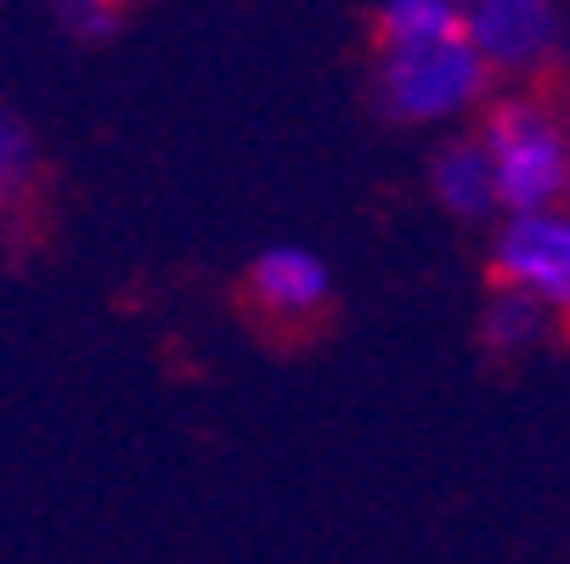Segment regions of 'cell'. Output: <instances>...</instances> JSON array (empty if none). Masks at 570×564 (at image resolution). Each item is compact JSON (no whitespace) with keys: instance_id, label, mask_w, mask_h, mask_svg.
Segmentation results:
<instances>
[{"instance_id":"6da1fadb","label":"cell","mask_w":570,"mask_h":564,"mask_svg":"<svg viewBox=\"0 0 570 564\" xmlns=\"http://www.w3.org/2000/svg\"><path fill=\"white\" fill-rule=\"evenodd\" d=\"M480 147L492 165L498 215H537L564 204V152L570 125L542 97H498L480 113Z\"/></svg>"},{"instance_id":"7a4b0ae2","label":"cell","mask_w":570,"mask_h":564,"mask_svg":"<svg viewBox=\"0 0 570 564\" xmlns=\"http://www.w3.org/2000/svg\"><path fill=\"white\" fill-rule=\"evenodd\" d=\"M492 68L480 62L469 34H441L424 46L379 51V108L395 125H435L485 102Z\"/></svg>"},{"instance_id":"3957f363","label":"cell","mask_w":570,"mask_h":564,"mask_svg":"<svg viewBox=\"0 0 570 564\" xmlns=\"http://www.w3.org/2000/svg\"><path fill=\"white\" fill-rule=\"evenodd\" d=\"M485 283L537 299L553 321H570V209L503 215L485 255Z\"/></svg>"},{"instance_id":"277c9868","label":"cell","mask_w":570,"mask_h":564,"mask_svg":"<svg viewBox=\"0 0 570 564\" xmlns=\"http://www.w3.org/2000/svg\"><path fill=\"white\" fill-rule=\"evenodd\" d=\"M243 299H249V310L261 321H272L283 334H299L316 316L334 310V271L322 255H311L299 244H272L243 271Z\"/></svg>"},{"instance_id":"5b68a950","label":"cell","mask_w":570,"mask_h":564,"mask_svg":"<svg viewBox=\"0 0 570 564\" xmlns=\"http://www.w3.org/2000/svg\"><path fill=\"white\" fill-rule=\"evenodd\" d=\"M463 34L492 73H520L559 46V12L553 0H474L463 7Z\"/></svg>"},{"instance_id":"8992f818","label":"cell","mask_w":570,"mask_h":564,"mask_svg":"<svg viewBox=\"0 0 570 564\" xmlns=\"http://www.w3.org/2000/svg\"><path fill=\"white\" fill-rule=\"evenodd\" d=\"M430 192H435V204H441L452 220H463V226H480V220L498 215L492 165H485V147H480L474 130L435 147V158H430Z\"/></svg>"},{"instance_id":"52a82bcc","label":"cell","mask_w":570,"mask_h":564,"mask_svg":"<svg viewBox=\"0 0 570 564\" xmlns=\"http://www.w3.org/2000/svg\"><path fill=\"white\" fill-rule=\"evenodd\" d=\"M553 328L559 321L537 299L509 294V288H492V299H485V310H480V345L498 350V356H525V350L548 345Z\"/></svg>"},{"instance_id":"ba28073f","label":"cell","mask_w":570,"mask_h":564,"mask_svg":"<svg viewBox=\"0 0 570 564\" xmlns=\"http://www.w3.org/2000/svg\"><path fill=\"white\" fill-rule=\"evenodd\" d=\"M441 34H463V0H384L373 18V40L379 51H401V46H424Z\"/></svg>"},{"instance_id":"9c48e42d","label":"cell","mask_w":570,"mask_h":564,"mask_svg":"<svg viewBox=\"0 0 570 564\" xmlns=\"http://www.w3.org/2000/svg\"><path fill=\"white\" fill-rule=\"evenodd\" d=\"M40 165L46 158H40V141L29 136V125L0 108V209H18L35 198Z\"/></svg>"},{"instance_id":"30bf717a","label":"cell","mask_w":570,"mask_h":564,"mask_svg":"<svg viewBox=\"0 0 570 564\" xmlns=\"http://www.w3.org/2000/svg\"><path fill=\"white\" fill-rule=\"evenodd\" d=\"M57 12L73 34H108L119 23V0H57Z\"/></svg>"},{"instance_id":"8fae6325","label":"cell","mask_w":570,"mask_h":564,"mask_svg":"<svg viewBox=\"0 0 570 564\" xmlns=\"http://www.w3.org/2000/svg\"><path fill=\"white\" fill-rule=\"evenodd\" d=\"M564 198H570V152H564Z\"/></svg>"}]
</instances>
